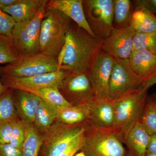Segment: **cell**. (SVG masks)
<instances>
[{
	"label": "cell",
	"instance_id": "1",
	"mask_svg": "<svg viewBox=\"0 0 156 156\" xmlns=\"http://www.w3.org/2000/svg\"><path fill=\"white\" fill-rule=\"evenodd\" d=\"M102 41L71 23L58 57L59 69L69 73L89 72L101 50Z\"/></svg>",
	"mask_w": 156,
	"mask_h": 156
},
{
	"label": "cell",
	"instance_id": "2",
	"mask_svg": "<svg viewBox=\"0 0 156 156\" xmlns=\"http://www.w3.org/2000/svg\"><path fill=\"white\" fill-rule=\"evenodd\" d=\"M148 90L139 88L112 101L115 113L113 129L124 144L128 133L141 119L146 105Z\"/></svg>",
	"mask_w": 156,
	"mask_h": 156
},
{
	"label": "cell",
	"instance_id": "3",
	"mask_svg": "<svg viewBox=\"0 0 156 156\" xmlns=\"http://www.w3.org/2000/svg\"><path fill=\"white\" fill-rule=\"evenodd\" d=\"M71 20L57 10L46 9L40 33L41 53L58 58L65 44Z\"/></svg>",
	"mask_w": 156,
	"mask_h": 156
},
{
	"label": "cell",
	"instance_id": "4",
	"mask_svg": "<svg viewBox=\"0 0 156 156\" xmlns=\"http://www.w3.org/2000/svg\"><path fill=\"white\" fill-rule=\"evenodd\" d=\"M59 69L58 58L41 52L20 54L16 61L0 66V76L14 78L29 77L53 72Z\"/></svg>",
	"mask_w": 156,
	"mask_h": 156
},
{
	"label": "cell",
	"instance_id": "5",
	"mask_svg": "<svg viewBox=\"0 0 156 156\" xmlns=\"http://www.w3.org/2000/svg\"><path fill=\"white\" fill-rule=\"evenodd\" d=\"M90 123L68 125L56 121L42 134L41 156H58L78 137L85 133Z\"/></svg>",
	"mask_w": 156,
	"mask_h": 156
},
{
	"label": "cell",
	"instance_id": "6",
	"mask_svg": "<svg viewBox=\"0 0 156 156\" xmlns=\"http://www.w3.org/2000/svg\"><path fill=\"white\" fill-rule=\"evenodd\" d=\"M123 144L113 128H95L90 123L81 150L86 156H126Z\"/></svg>",
	"mask_w": 156,
	"mask_h": 156
},
{
	"label": "cell",
	"instance_id": "7",
	"mask_svg": "<svg viewBox=\"0 0 156 156\" xmlns=\"http://www.w3.org/2000/svg\"><path fill=\"white\" fill-rule=\"evenodd\" d=\"M47 3L33 18L16 23L12 31V41L20 54H33L40 52V33Z\"/></svg>",
	"mask_w": 156,
	"mask_h": 156
},
{
	"label": "cell",
	"instance_id": "8",
	"mask_svg": "<svg viewBox=\"0 0 156 156\" xmlns=\"http://www.w3.org/2000/svg\"><path fill=\"white\" fill-rule=\"evenodd\" d=\"M114 58L107 95L112 101L136 91L144 82L133 71L128 59Z\"/></svg>",
	"mask_w": 156,
	"mask_h": 156
},
{
	"label": "cell",
	"instance_id": "9",
	"mask_svg": "<svg viewBox=\"0 0 156 156\" xmlns=\"http://www.w3.org/2000/svg\"><path fill=\"white\" fill-rule=\"evenodd\" d=\"M87 22L97 38L104 40L113 26V0H83Z\"/></svg>",
	"mask_w": 156,
	"mask_h": 156
},
{
	"label": "cell",
	"instance_id": "10",
	"mask_svg": "<svg viewBox=\"0 0 156 156\" xmlns=\"http://www.w3.org/2000/svg\"><path fill=\"white\" fill-rule=\"evenodd\" d=\"M58 89L73 106L87 105L95 97L88 73H68Z\"/></svg>",
	"mask_w": 156,
	"mask_h": 156
},
{
	"label": "cell",
	"instance_id": "11",
	"mask_svg": "<svg viewBox=\"0 0 156 156\" xmlns=\"http://www.w3.org/2000/svg\"><path fill=\"white\" fill-rule=\"evenodd\" d=\"M67 72L58 70L55 72L29 77L14 78L1 77L0 80L9 89L27 91L49 88L58 87Z\"/></svg>",
	"mask_w": 156,
	"mask_h": 156
},
{
	"label": "cell",
	"instance_id": "12",
	"mask_svg": "<svg viewBox=\"0 0 156 156\" xmlns=\"http://www.w3.org/2000/svg\"><path fill=\"white\" fill-rule=\"evenodd\" d=\"M136 33L130 26L114 28L104 39L101 49L115 58L128 59L133 50V39Z\"/></svg>",
	"mask_w": 156,
	"mask_h": 156
},
{
	"label": "cell",
	"instance_id": "13",
	"mask_svg": "<svg viewBox=\"0 0 156 156\" xmlns=\"http://www.w3.org/2000/svg\"><path fill=\"white\" fill-rule=\"evenodd\" d=\"M114 58L101 50L88 74L95 97L107 98L109 81Z\"/></svg>",
	"mask_w": 156,
	"mask_h": 156
},
{
	"label": "cell",
	"instance_id": "14",
	"mask_svg": "<svg viewBox=\"0 0 156 156\" xmlns=\"http://www.w3.org/2000/svg\"><path fill=\"white\" fill-rule=\"evenodd\" d=\"M89 121L91 126L101 129L113 128L115 121L112 101L108 98L94 97L87 104Z\"/></svg>",
	"mask_w": 156,
	"mask_h": 156
},
{
	"label": "cell",
	"instance_id": "15",
	"mask_svg": "<svg viewBox=\"0 0 156 156\" xmlns=\"http://www.w3.org/2000/svg\"><path fill=\"white\" fill-rule=\"evenodd\" d=\"M46 9H55L61 12L90 35L96 37L87 22L83 0H50L47 3Z\"/></svg>",
	"mask_w": 156,
	"mask_h": 156
},
{
	"label": "cell",
	"instance_id": "16",
	"mask_svg": "<svg viewBox=\"0 0 156 156\" xmlns=\"http://www.w3.org/2000/svg\"><path fill=\"white\" fill-rule=\"evenodd\" d=\"M128 60L133 71L144 82L156 75V53L148 51L132 52Z\"/></svg>",
	"mask_w": 156,
	"mask_h": 156
},
{
	"label": "cell",
	"instance_id": "17",
	"mask_svg": "<svg viewBox=\"0 0 156 156\" xmlns=\"http://www.w3.org/2000/svg\"><path fill=\"white\" fill-rule=\"evenodd\" d=\"M14 90V103L18 117L23 122L33 124L37 108L41 99L30 92Z\"/></svg>",
	"mask_w": 156,
	"mask_h": 156
},
{
	"label": "cell",
	"instance_id": "18",
	"mask_svg": "<svg viewBox=\"0 0 156 156\" xmlns=\"http://www.w3.org/2000/svg\"><path fill=\"white\" fill-rule=\"evenodd\" d=\"M48 0H18L10 7L1 9L11 15L16 23L22 22L33 18L48 2Z\"/></svg>",
	"mask_w": 156,
	"mask_h": 156
},
{
	"label": "cell",
	"instance_id": "19",
	"mask_svg": "<svg viewBox=\"0 0 156 156\" xmlns=\"http://www.w3.org/2000/svg\"><path fill=\"white\" fill-rule=\"evenodd\" d=\"M150 137L151 135L138 122L128 133L124 144L134 156H144Z\"/></svg>",
	"mask_w": 156,
	"mask_h": 156
},
{
	"label": "cell",
	"instance_id": "20",
	"mask_svg": "<svg viewBox=\"0 0 156 156\" xmlns=\"http://www.w3.org/2000/svg\"><path fill=\"white\" fill-rule=\"evenodd\" d=\"M129 26L135 33L156 32V16L143 7L135 8Z\"/></svg>",
	"mask_w": 156,
	"mask_h": 156
},
{
	"label": "cell",
	"instance_id": "21",
	"mask_svg": "<svg viewBox=\"0 0 156 156\" xmlns=\"http://www.w3.org/2000/svg\"><path fill=\"white\" fill-rule=\"evenodd\" d=\"M58 108L42 100L37 108L33 125L41 134H44L57 120Z\"/></svg>",
	"mask_w": 156,
	"mask_h": 156
},
{
	"label": "cell",
	"instance_id": "22",
	"mask_svg": "<svg viewBox=\"0 0 156 156\" xmlns=\"http://www.w3.org/2000/svg\"><path fill=\"white\" fill-rule=\"evenodd\" d=\"M57 121L68 125L82 124L89 121L87 105L65 107L58 108Z\"/></svg>",
	"mask_w": 156,
	"mask_h": 156
},
{
	"label": "cell",
	"instance_id": "23",
	"mask_svg": "<svg viewBox=\"0 0 156 156\" xmlns=\"http://www.w3.org/2000/svg\"><path fill=\"white\" fill-rule=\"evenodd\" d=\"M25 135L22 156H39L42 144V135L33 124L23 122Z\"/></svg>",
	"mask_w": 156,
	"mask_h": 156
},
{
	"label": "cell",
	"instance_id": "24",
	"mask_svg": "<svg viewBox=\"0 0 156 156\" xmlns=\"http://www.w3.org/2000/svg\"><path fill=\"white\" fill-rule=\"evenodd\" d=\"M133 9L130 0H113L114 28L129 26Z\"/></svg>",
	"mask_w": 156,
	"mask_h": 156
},
{
	"label": "cell",
	"instance_id": "25",
	"mask_svg": "<svg viewBox=\"0 0 156 156\" xmlns=\"http://www.w3.org/2000/svg\"><path fill=\"white\" fill-rule=\"evenodd\" d=\"M26 92L36 95L43 101L58 108L72 105L61 95L58 87H49L39 90H29Z\"/></svg>",
	"mask_w": 156,
	"mask_h": 156
},
{
	"label": "cell",
	"instance_id": "26",
	"mask_svg": "<svg viewBox=\"0 0 156 156\" xmlns=\"http://www.w3.org/2000/svg\"><path fill=\"white\" fill-rule=\"evenodd\" d=\"M19 118L15 108L14 90L9 89L0 96V123Z\"/></svg>",
	"mask_w": 156,
	"mask_h": 156
},
{
	"label": "cell",
	"instance_id": "27",
	"mask_svg": "<svg viewBox=\"0 0 156 156\" xmlns=\"http://www.w3.org/2000/svg\"><path fill=\"white\" fill-rule=\"evenodd\" d=\"M20 55L12 39L0 35V64H8L14 62Z\"/></svg>",
	"mask_w": 156,
	"mask_h": 156
},
{
	"label": "cell",
	"instance_id": "28",
	"mask_svg": "<svg viewBox=\"0 0 156 156\" xmlns=\"http://www.w3.org/2000/svg\"><path fill=\"white\" fill-rule=\"evenodd\" d=\"M139 51L156 53V32L135 33L133 39L132 52Z\"/></svg>",
	"mask_w": 156,
	"mask_h": 156
},
{
	"label": "cell",
	"instance_id": "29",
	"mask_svg": "<svg viewBox=\"0 0 156 156\" xmlns=\"http://www.w3.org/2000/svg\"><path fill=\"white\" fill-rule=\"evenodd\" d=\"M139 122L150 135L156 134V108L147 98Z\"/></svg>",
	"mask_w": 156,
	"mask_h": 156
},
{
	"label": "cell",
	"instance_id": "30",
	"mask_svg": "<svg viewBox=\"0 0 156 156\" xmlns=\"http://www.w3.org/2000/svg\"><path fill=\"white\" fill-rule=\"evenodd\" d=\"M25 135V127L23 122L19 118L13 120L10 144L17 149L22 151Z\"/></svg>",
	"mask_w": 156,
	"mask_h": 156
},
{
	"label": "cell",
	"instance_id": "31",
	"mask_svg": "<svg viewBox=\"0 0 156 156\" xmlns=\"http://www.w3.org/2000/svg\"><path fill=\"white\" fill-rule=\"evenodd\" d=\"M16 23L11 15L0 9V35L6 36L12 40V31Z\"/></svg>",
	"mask_w": 156,
	"mask_h": 156
},
{
	"label": "cell",
	"instance_id": "32",
	"mask_svg": "<svg viewBox=\"0 0 156 156\" xmlns=\"http://www.w3.org/2000/svg\"><path fill=\"white\" fill-rule=\"evenodd\" d=\"M86 132V131H85ZM85 133L75 140L70 144L58 156H74L80 150H81L83 145Z\"/></svg>",
	"mask_w": 156,
	"mask_h": 156
},
{
	"label": "cell",
	"instance_id": "33",
	"mask_svg": "<svg viewBox=\"0 0 156 156\" xmlns=\"http://www.w3.org/2000/svg\"><path fill=\"white\" fill-rule=\"evenodd\" d=\"M12 121L0 123V144H10Z\"/></svg>",
	"mask_w": 156,
	"mask_h": 156
},
{
	"label": "cell",
	"instance_id": "34",
	"mask_svg": "<svg viewBox=\"0 0 156 156\" xmlns=\"http://www.w3.org/2000/svg\"><path fill=\"white\" fill-rule=\"evenodd\" d=\"M22 151L10 144H0V156H22Z\"/></svg>",
	"mask_w": 156,
	"mask_h": 156
},
{
	"label": "cell",
	"instance_id": "35",
	"mask_svg": "<svg viewBox=\"0 0 156 156\" xmlns=\"http://www.w3.org/2000/svg\"><path fill=\"white\" fill-rule=\"evenodd\" d=\"M132 2L134 3V9L138 7H143L156 16V0H136Z\"/></svg>",
	"mask_w": 156,
	"mask_h": 156
},
{
	"label": "cell",
	"instance_id": "36",
	"mask_svg": "<svg viewBox=\"0 0 156 156\" xmlns=\"http://www.w3.org/2000/svg\"><path fill=\"white\" fill-rule=\"evenodd\" d=\"M147 153L156 154V134L151 135Z\"/></svg>",
	"mask_w": 156,
	"mask_h": 156
},
{
	"label": "cell",
	"instance_id": "37",
	"mask_svg": "<svg viewBox=\"0 0 156 156\" xmlns=\"http://www.w3.org/2000/svg\"><path fill=\"white\" fill-rule=\"evenodd\" d=\"M155 84H156V75L150 80L144 82L139 88L149 89L150 87Z\"/></svg>",
	"mask_w": 156,
	"mask_h": 156
},
{
	"label": "cell",
	"instance_id": "38",
	"mask_svg": "<svg viewBox=\"0 0 156 156\" xmlns=\"http://www.w3.org/2000/svg\"><path fill=\"white\" fill-rule=\"evenodd\" d=\"M18 0H0V9L10 7L18 2Z\"/></svg>",
	"mask_w": 156,
	"mask_h": 156
},
{
	"label": "cell",
	"instance_id": "39",
	"mask_svg": "<svg viewBox=\"0 0 156 156\" xmlns=\"http://www.w3.org/2000/svg\"><path fill=\"white\" fill-rule=\"evenodd\" d=\"M147 99L156 108V92L147 97Z\"/></svg>",
	"mask_w": 156,
	"mask_h": 156
},
{
	"label": "cell",
	"instance_id": "40",
	"mask_svg": "<svg viewBox=\"0 0 156 156\" xmlns=\"http://www.w3.org/2000/svg\"><path fill=\"white\" fill-rule=\"evenodd\" d=\"M9 88L4 85L0 80V96L5 92Z\"/></svg>",
	"mask_w": 156,
	"mask_h": 156
},
{
	"label": "cell",
	"instance_id": "41",
	"mask_svg": "<svg viewBox=\"0 0 156 156\" xmlns=\"http://www.w3.org/2000/svg\"><path fill=\"white\" fill-rule=\"evenodd\" d=\"M75 156H86V155H85L83 152L82 151L76 154Z\"/></svg>",
	"mask_w": 156,
	"mask_h": 156
},
{
	"label": "cell",
	"instance_id": "42",
	"mask_svg": "<svg viewBox=\"0 0 156 156\" xmlns=\"http://www.w3.org/2000/svg\"><path fill=\"white\" fill-rule=\"evenodd\" d=\"M144 156H156V154H155L147 153H146V154H145Z\"/></svg>",
	"mask_w": 156,
	"mask_h": 156
}]
</instances>
